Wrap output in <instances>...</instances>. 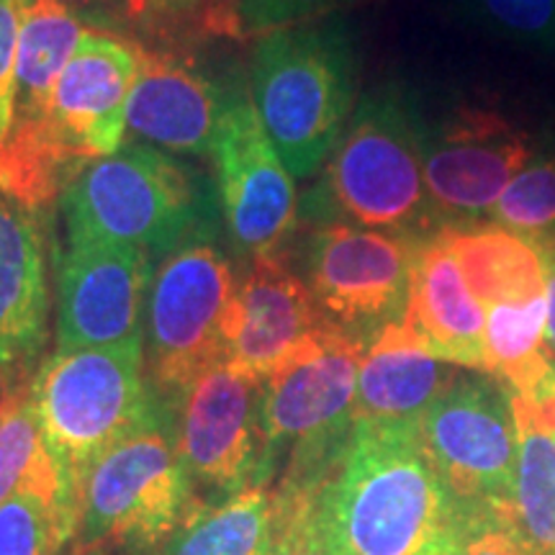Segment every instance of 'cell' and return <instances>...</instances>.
I'll use <instances>...</instances> for the list:
<instances>
[{"instance_id": "6da1fadb", "label": "cell", "mask_w": 555, "mask_h": 555, "mask_svg": "<svg viewBox=\"0 0 555 555\" xmlns=\"http://www.w3.org/2000/svg\"><path fill=\"white\" fill-rule=\"evenodd\" d=\"M317 506L339 555H437L463 515L422 448L420 422H356Z\"/></svg>"}, {"instance_id": "7a4b0ae2", "label": "cell", "mask_w": 555, "mask_h": 555, "mask_svg": "<svg viewBox=\"0 0 555 555\" xmlns=\"http://www.w3.org/2000/svg\"><path fill=\"white\" fill-rule=\"evenodd\" d=\"M425 131L412 95L393 86L371 90L317 172L298 221L352 224L412 240L437 232L425 183Z\"/></svg>"}, {"instance_id": "3957f363", "label": "cell", "mask_w": 555, "mask_h": 555, "mask_svg": "<svg viewBox=\"0 0 555 555\" xmlns=\"http://www.w3.org/2000/svg\"><path fill=\"white\" fill-rule=\"evenodd\" d=\"M253 103L298 180L317 178L356 111V50L337 18L266 34L253 50Z\"/></svg>"}, {"instance_id": "277c9868", "label": "cell", "mask_w": 555, "mask_h": 555, "mask_svg": "<svg viewBox=\"0 0 555 555\" xmlns=\"http://www.w3.org/2000/svg\"><path fill=\"white\" fill-rule=\"evenodd\" d=\"M31 393L44 446L65 478L75 509L93 463L165 412L147 373L144 339L54 350L34 376Z\"/></svg>"}, {"instance_id": "5b68a950", "label": "cell", "mask_w": 555, "mask_h": 555, "mask_svg": "<svg viewBox=\"0 0 555 555\" xmlns=\"http://www.w3.org/2000/svg\"><path fill=\"white\" fill-rule=\"evenodd\" d=\"M367 343L322 324L266 378L262 478L319 489L356 425L358 371Z\"/></svg>"}, {"instance_id": "8992f818", "label": "cell", "mask_w": 555, "mask_h": 555, "mask_svg": "<svg viewBox=\"0 0 555 555\" xmlns=\"http://www.w3.org/2000/svg\"><path fill=\"white\" fill-rule=\"evenodd\" d=\"M67 245L111 242L172 253L196 232L201 193L183 163L152 144H127L86 159L60 193Z\"/></svg>"}, {"instance_id": "52a82bcc", "label": "cell", "mask_w": 555, "mask_h": 555, "mask_svg": "<svg viewBox=\"0 0 555 555\" xmlns=\"http://www.w3.org/2000/svg\"><path fill=\"white\" fill-rule=\"evenodd\" d=\"M168 409L88 470L78 496L82 551H157L198 509Z\"/></svg>"}, {"instance_id": "ba28073f", "label": "cell", "mask_w": 555, "mask_h": 555, "mask_svg": "<svg viewBox=\"0 0 555 555\" xmlns=\"http://www.w3.org/2000/svg\"><path fill=\"white\" fill-rule=\"evenodd\" d=\"M237 283L227 255L198 234L159 262L147 298L144 352L152 388L168 412L201 373L227 363L224 332Z\"/></svg>"}, {"instance_id": "9c48e42d", "label": "cell", "mask_w": 555, "mask_h": 555, "mask_svg": "<svg viewBox=\"0 0 555 555\" xmlns=\"http://www.w3.org/2000/svg\"><path fill=\"white\" fill-rule=\"evenodd\" d=\"M420 440L463 509L509 517L519 457L509 388L489 373L461 371L422 414Z\"/></svg>"}, {"instance_id": "30bf717a", "label": "cell", "mask_w": 555, "mask_h": 555, "mask_svg": "<svg viewBox=\"0 0 555 555\" xmlns=\"http://www.w3.org/2000/svg\"><path fill=\"white\" fill-rule=\"evenodd\" d=\"M414 249L416 240L378 229L311 227L298 273L324 322L371 343L404 319Z\"/></svg>"}, {"instance_id": "8fae6325", "label": "cell", "mask_w": 555, "mask_h": 555, "mask_svg": "<svg viewBox=\"0 0 555 555\" xmlns=\"http://www.w3.org/2000/svg\"><path fill=\"white\" fill-rule=\"evenodd\" d=\"M262 391V378L232 363H217L170 409L180 461L201 504L224 502L266 483Z\"/></svg>"}, {"instance_id": "7c38bea8", "label": "cell", "mask_w": 555, "mask_h": 555, "mask_svg": "<svg viewBox=\"0 0 555 555\" xmlns=\"http://www.w3.org/2000/svg\"><path fill=\"white\" fill-rule=\"evenodd\" d=\"M535 152L530 131L489 108L466 106L427 124L425 183L437 227L483 221Z\"/></svg>"}, {"instance_id": "4fadbf2b", "label": "cell", "mask_w": 555, "mask_h": 555, "mask_svg": "<svg viewBox=\"0 0 555 555\" xmlns=\"http://www.w3.org/2000/svg\"><path fill=\"white\" fill-rule=\"evenodd\" d=\"M229 234L255 255L281 253L298 224V193L262 127L253 95H232L211 150Z\"/></svg>"}, {"instance_id": "5bb4252c", "label": "cell", "mask_w": 555, "mask_h": 555, "mask_svg": "<svg viewBox=\"0 0 555 555\" xmlns=\"http://www.w3.org/2000/svg\"><path fill=\"white\" fill-rule=\"evenodd\" d=\"M152 255L111 242L67 245L57 262V352L144 339Z\"/></svg>"}, {"instance_id": "9a60e30c", "label": "cell", "mask_w": 555, "mask_h": 555, "mask_svg": "<svg viewBox=\"0 0 555 555\" xmlns=\"http://www.w3.org/2000/svg\"><path fill=\"white\" fill-rule=\"evenodd\" d=\"M47 211L0 189V376L29 386L50 343Z\"/></svg>"}, {"instance_id": "2e32d148", "label": "cell", "mask_w": 555, "mask_h": 555, "mask_svg": "<svg viewBox=\"0 0 555 555\" xmlns=\"http://www.w3.org/2000/svg\"><path fill=\"white\" fill-rule=\"evenodd\" d=\"M139 54V41L93 29L82 34L52 101L54 134L78 163L121 150Z\"/></svg>"}, {"instance_id": "e0dca14e", "label": "cell", "mask_w": 555, "mask_h": 555, "mask_svg": "<svg viewBox=\"0 0 555 555\" xmlns=\"http://www.w3.org/2000/svg\"><path fill=\"white\" fill-rule=\"evenodd\" d=\"M232 101L211 75L178 50L144 47L127 103V129L157 150L211 155Z\"/></svg>"}, {"instance_id": "ac0fdd59", "label": "cell", "mask_w": 555, "mask_h": 555, "mask_svg": "<svg viewBox=\"0 0 555 555\" xmlns=\"http://www.w3.org/2000/svg\"><path fill=\"white\" fill-rule=\"evenodd\" d=\"M322 324L327 322L288 255H255L227 319V363L266 380Z\"/></svg>"}, {"instance_id": "d6986e66", "label": "cell", "mask_w": 555, "mask_h": 555, "mask_svg": "<svg viewBox=\"0 0 555 555\" xmlns=\"http://www.w3.org/2000/svg\"><path fill=\"white\" fill-rule=\"evenodd\" d=\"M425 350L463 371L486 373V311L442 232L416 240L404 319Z\"/></svg>"}, {"instance_id": "ffe728a7", "label": "cell", "mask_w": 555, "mask_h": 555, "mask_svg": "<svg viewBox=\"0 0 555 555\" xmlns=\"http://www.w3.org/2000/svg\"><path fill=\"white\" fill-rule=\"evenodd\" d=\"M463 367L425 350L404 322H393L365 347L358 371L356 422L416 425Z\"/></svg>"}, {"instance_id": "44dd1931", "label": "cell", "mask_w": 555, "mask_h": 555, "mask_svg": "<svg viewBox=\"0 0 555 555\" xmlns=\"http://www.w3.org/2000/svg\"><path fill=\"white\" fill-rule=\"evenodd\" d=\"M440 232L483 311L496 301L545 294V260L532 242L489 219Z\"/></svg>"}, {"instance_id": "7402d4cb", "label": "cell", "mask_w": 555, "mask_h": 555, "mask_svg": "<svg viewBox=\"0 0 555 555\" xmlns=\"http://www.w3.org/2000/svg\"><path fill=\"white\" fill-rule=\"evenodd\" d=\"M483 352L486 373L519 399H535L555 384V358L547 347L545 294L486 307Z\"/></svg>"}, {"instance_id": "603a6c76", "label": "cell", "mask_w": 555, "mask_h": 555, "mask_svg": "<svg viewBox=\"0 0 555 555\" xmlns=\"http://www.w3.org/2000/svg\"><path fill=\"white\" fill-rule=\"evenodd\" d=\"M278 532L275 483H258L198 509L155 555H270Z\"/></svg>"}, {"instance_id": "cb8c5ba5", "label": "cell", "mask_w": 555, "mask_h": 555, "mask_svg": "<svg viewBox=\"0 0 555 555\" xmlns=\"http://www.w3.org/2000/svg\"><path fill=\"white\" fill-rule=\"evenodd\" d=\"M31 384L11 388L0 401V504L18 491H37L60 502L78 522V509L69 502L65 478L44 446Z\"/></svg>"}, {"instance_id": "d4e9b609", "label": "cell", "mask_w": 555, "mask_h": 555, "mask_svg": "<svg viewBox=\"0 0 555 555\" xmlns=\"http://www.w3.org/2000/svg\"><path fill=\"white\" fill-rule=\"evenodd\" d=\"M519 457L509 525L532 555H555V440L540 429L512 393Z\"/></svg>"}, {"instance_id": "484cf974", "label": "cell", "mask_w": 555, "mask_h": 555, "mask_svg": "<svg viewBox=\"0 0 555 555\" xmlns=\"http://www.w3.org/2000/svg\"><path fill=\"white\" fill-rule=\"evenodd\" d=\"M489 221L509 229L538 249L555 245V150H538L489 211Z\"/></svg>"}, {"instance_id": "4316f807", "label": "cell", "mask_w": 555, "mask_h": 555, "mask_svg": "<svg viewBox=\"0 0 555 555\" xmlns=\"http://www.w3.org/2000/svg\"><path fill=\"white\" fill-rule=\"evenodd\" d=\"M78 522L60 502L18 491L0 504V555H67Z\"/></svg>"}, {"instance_id": "83f0119b", "label": "cell", "mask_w": 555, "mask_h": 555, "mask_svg": "<svg viewBox=\"0 0 555 555\" xmlns=\"http://www.w3.org/2000/svg\"><path fill=\"white\" fill-rule=\"evenodd\" d=\"M240 39V0H144V39L178 50L204 39Z\"/></svg>"}, {"instance_id": "f1b7e54d", "label": "cell", "mask_w": 555, "mask_h": 555, "mask_svg": "<svg viewBox=\"0 0 555 555\" xmlns=\"http://www.w3.org/2000/svg\"><path fill=\"white\" fill-rule=\"evenodd\" d=\"M496 37L538 50H555V0H463Z\"/></svg>"}, {"instance_id": "f546056e", "label": "cell", "mask_w": 555, "mask_h": 555, "mask_svg": "<svg viewBox=\"0 0 555 555\" xmlns=\"http://www.w3.org/2000/svg\"><path fill=\"white\" fill-rule=\"evenodd\" d=\"M278 491V532L270 555H339L324 530L317 506V489Z\"/></svg>"}, {"instance_id": "4dcf8cb0", "label": "cell", "mask_w": 555, "mask_h": 555, "mask_svg": "<svg viewBox=\"0 0 555 555\" xmlns=\"http://www.w3.org/2000/svg\"><path fill=\"white\" fill-rule=\"evenodd\" d=\"M437 555H532L509 519L496 512L463 509L453 538Z\"/></svg>"}, {"instance_id": "1f68e13d", "label": "cell", "mask_w": 555, "mask_h": 555, "mask_svg": "<svg viewBox=\"0 0 555 555\" xmlns=\"http://www.w3.org/2000/svg\"><path fill=\"white\" fill-rule=\"evenodd\" d=\"M347 0H240L242 37H266V34L309 24L327 16Z\"/></svg>"}, {"instance_id": "d6a6232c", "label": "cell", "mask_w": 555, "mask_h": 555, "mask_svg": "<svg viewBox=\"0 0 555 555\" xmlns=\"http://www.w3.org/2000/svg\"><path fill=\"white\" fill-rule=\"evenodd\" d=\"M26 0H0V147L13 127V86Z\"/></svg>"}, {"instance_id": "836d02e7", "label": "cell", "mask_w": 555, "mask_h": 555, "mask_svg": "<svg viewBox=\"0 0 555 555\" xmlns=\"http://www.w3.org/2000/svg\"><path fill=\"white\" fill-rule=\"evenodd\" d=\"M86 29L139 41L144 29V0H62Z\"/></svg>"}, {"instance_id": "e575fe53", "label": "cell", "mask_w": 555, "mask_h": 555, "mask_svg": "<svg viewBox=\"0 0 555 555\" xmlns=\"http://www.w3.org/2000/svg\"><path fill=\"white\" fill-rule=\"evenodd\" d=\"M545 260V298H547V347L555 358V245L540 249Z\"/></svg>"}, {"instance_id": "d590c367", "label": "cell", "mask_w": 555, "mask_h": 555, "mask_svg": "<svg viewBox=\"0 0 555 555\" xmlns=\"http://www.w3.org/2000/svg\"><path fill=\"white\" fill-rule=\"evenodd\" d=\"M3 393H5V386H3V376H0V401H3Z\"/></svg>"}]
</instances>
